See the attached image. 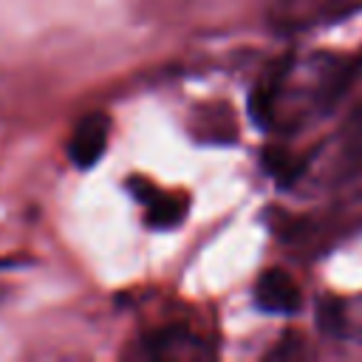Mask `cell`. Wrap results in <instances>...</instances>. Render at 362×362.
<instances>
[{
	"label": "cell",
	"mask_w": 362,
	"mask_h": 362,
	"mask_svg": "<svg viewBox=\"0 0 362 362\" xmlns=\"http://www.w3.org/2000/svg\"><path fill=\"white\" fill-rule=\"evenodd\" d=\"M141 345H144V354L153 356V359H164V356H195V354H201V342L189 331H184L178 325L158 328V331L147 334L141 339Z\"/></svg>",
	"instance_id": "4"
},
{
	"label": "cell",
	"mask_w": 362,
	"mask_h": 362,
	"mask_svg": "<svg viewBox=\"0 0 362 362\" xmlns=\"http://www.w3.org/2000/svg\"><path fill=\"white\" fill-rule=\"evenodd\" d=\"M255 305L266 314L288 317V314L300 311L303 294H300V286L294 283V277L286 269H266L255 280Z\"/></svg>",
	"instance_id": "2"
},
{
	"label": "cell",
	"mask_w": 362,
	"mask_h": 362,
	"mask_svg": "<svg viewBox=\"0 0 362 362\" xmlns=\"http://www.w3.org/2000/svg\"><path fill=\"white\" fill-rule=\"evenodd\" d=\"M110 141V119L102 110L85 113L68 136V158L76 170H90L102 161Z\"/></svg>",
	"instance_id": "1"
},
{
	"label": "cell",
	"mask_w": 362,
	"mask_h": 362,
	"mask_svg": "<svg viewBox=\"0 0 362 362\" xmlns=\"http://www.w3.org/2000/svg\"><path fill=\"white\" fill-rule=\"evenodd\" d=\"M130 192L136 195L139 204H144V221L150 223V229H173L187 215V204L181 198L161 195L144 178H130Z\"/></svg>",
	"instance_id": "3"
}]
</instances>
